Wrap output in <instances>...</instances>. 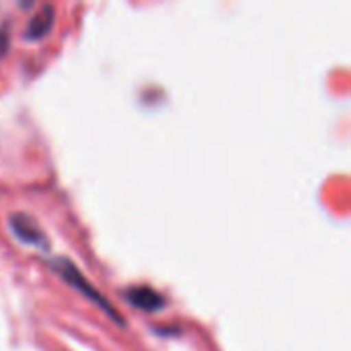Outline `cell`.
Masks as SVG:
<instances>
[{
    "instance_id": "cell-4",
    "label": "cell",
    "mask_w": 351,
    "mask_h": 351,
    "mask_svg": "<svg viewBox=\"0 0 351 351\" xmlns=\"http://www.w3.org/2000/svg\"><path fill=\"white\" fill-rule=\"evenodd\" d=\"M56 21V8L51 4H43L29 21L27 29H25V39L27 41H39L41 37H45Z\"/></svg>"
},
{
    "instance_id": "cell-2",
    "label": "cell",
    "mask_w": 351,
    "mask_h": 351,
    "mask_svg": "<svg viewBox=\"0 0 351 351\" xmlns=\"http://www.w3.org/2000/svg\"><path fill=\"white\" fill-rule=\"evenodd\" d=\"M8 228L10 232L16 237L19 243L23 245H31L35 249H41V251H47L49 249V239L47 234L41 230V226L37 224L35 218H31L29 214L25 212H14L8 216Z\"/></svg>"
},
{
    "instance_id": "cell-5",
    "label": "cell",
    "mask_w": 351,
    "mask_h": 351,
    "mask_svg": "<svg viewBox=\"0 0 351 351\" xmlns=\"http://www.w3.org/2000/svg\"><path fill=\"white\" fill-rule=\"evenodd\" d=\"M10 49V25L4 23L0 27V58H4Z\"/></svg>"
},
{
    "instance_id": "cell-3",
    "label": "cell",
    "mask_w": 351,
    "mask_h": 351,
    "mask_svg": "<svg viewBox=\"0 0 351 351\" xmlns=\"http://www.w3.org/2000/svg\"><path fill=\"white\" fill-rule=\"evenodd\" d=\"M121 296H123V300L130 306H134L138 311H144L148 315L160 313L162 308L169 306V300L160 292H156L154 288H150V286H138V284L136 286H130V288H125L121 292Z\"/></svg>"
},
{
    "instance_id": "cell-1",
    "label": "cell",
    "mask_w": 351,
    "mask_h": 351,
    "mask_svg": "<svg viewBox=\"0 0 351 351\" xmlns=\"http://www.w3.org/2000/svg\"><path fill=\"white\" fill-rule=\"evenodd\" d=\"M49 267L66 282V284H70L74 290H78L84 298H88V300H93L101 311H105V315L107 317H111V321H115L119 327H125V321H123V317H119L117 315V311H115V306L107 300V298H103L101 296V292L78 271V267L70 261V259H66V257H53L51 261H49Z\"/></svg>"
}]
</instances>
